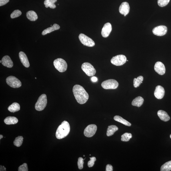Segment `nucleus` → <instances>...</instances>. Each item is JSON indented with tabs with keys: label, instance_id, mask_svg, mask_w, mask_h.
Returning a JSON list of instances; mask_svg holds the SVG:
<instances>
[{
	"label": "nucleus",
	"instance_id": "obj_22",
	"mask_svg": "<svg viewBox=\"0 0 171 171\" xmlns=\"http://www.w3.org/2000/svg\"><path fill=\"white\" fill-rule=\"evenodd\" d=\"M26 16L28 19L31 21H35L38 18L37 14L34 11H30L26 13Z\"/></svg>",
	"mask_w": 171,
	"mask_h": 171
},
{
	"label": "nucleus",
	"instance_id": "obj_7",
	"mask_svg": "<svg viewBox=\"0 0 171 171\" xmlns=\"http://www.w3.org/2000/svg\"><path fill=\"white\" fill-rule=\"evenodd\" d=\"M7 85L14 88H18L22 86L21 81L15 77L10 76L6 79Z\"/></svg>",
	"mask_w": 171,
	"mask_h": 171
},
{
	"label": "nucleus",
	"instance_id": "obj_35",
	"mask_svg": "<svg viewBox=\"0 0 171 171\" xmlns=\"http://www.w3.org/2000/svg\"><path fill=\"white\" fill-rule=\"evenodd\" d=\"M28 170L27 165L26 163H24L20 165L18 168V171H28Z\"/></svg>",
	"mask_w": 171,
	"mask_h": 171
},
{
	"label": "nucleus",
	"instance_id": "obj_16",
	"mask_svg": "<svg viewBox=\"0 0 171 171\" xmlns=\"http://www.w3.org/2000/svg\"><path fill=\"white\" fill-rule=\"evenodd\" d=\"M19 56L21 63L26 68H28L30 65L27 56L23 52L20 51L19 53Z\"/></svg>",
	"mask_w": 171,
	"mask_h": 171
},
{
	"label": "nucleus",
	"instance_id": "obj_17",
	"mask_svg": "<svg viewBox=\"0 0 171 171\" xmlns=\"http://www.w3.org/2000/svg\"><path fill=\"white\" fill-rule=\"evenodd\" d=\"M1 61L2 65L7 68H12L13 65V61L9 56H5L2 58Z\"/></svg>",
	"mask_w": 171,
	"mask_h": 171
},
{
	"label": "nucleus",
	"instance_id": "obj_3",
	"mask_svg": "<svg viewBox=\"0 0 171 171\" xmlns=\"http://www.w3.org/2000/svg\"><path fill=\"white\" fill-rule=\"evenodd\" d=\"M47 103V98L46 94H43L39 97L35 105V108L38 111L44 110L46 106Z\"/></svg>",
	"mask_w": 171,
	"mask_h": 171
},
{
	"label": "nucleus",
	"instance_id": "obj_11",
	"mask_svg": "<svg viewBox=\"0 0 171 171\" xmlns=\"http://www.w3.org/2000/svg\"><path fill=\"white\" fill-rule=\"evenodd\" d=\"M167 32V28L165 26H160L154 28L153 30L154 34L158 36H162L166 34Z\"/></svg>",
	"mask_w": 171,
	"mask_h": 171
},
{
	"label": "nucleus",
	"instance_id": "obj_1",
	"mask_svg": "<svg viewBox=\"0 0 171 171\" xmlns=\"http://www.w3.org/2000/svg\"><path fill=\"white\" fill-rule=\"evenodd\" d=\"M73 92L77 102L80 104L85 103L89 98V95L83 87L79 85H75Z\"/></svg>",
	"mask_w": 171,
	"mask_h": 171
},
{
	"label": "nucleus",
	"instance_id": "obj_20",
	"mask_svg": "<svg viewBox=\"0 0 171 171\" xmlns=\"http://www.w3.org/2000/svg\"><path fill=\"white\" fill-rule=\"evenodd\" d=\"M4 122L7 125H14L17 124L18 122V120L15 117L8 116L5 119Z\"/></svg>",
	"mask_w": 171,
	"mask_h": 171
},
{
	"label": "nucleus",
	"instance_id": "obj_34",
	"mask_svg": "<svg viewBox=\"0 0 171 171\" xmlns=\"http://www.w3.org/2000/svg\"><path fill=\"white\" fill-rule=\"evenodd\" d=\"M90 158V160L88 162V166L89 167H92L93 166L94 162L96 161V158L95 157H92Z\"/></svg>",
	"mask_w": 171,
	"mask_h": 171
},
{
	"label": "nucleus",
	"instance_id": "obj_42",
	"mask_svg": "<svg viewBox=\"0 0 171 171\" xmlns=\"http://www.w3.org/2000/svg\"><path fill=\"white\" fill-rule=\"evenodd\" d=\"M170 138L171 139V134H170Z\"/></svg>",
	"mask_w": 171,
	"mask_h": 171
},
{
	"label": "nucleus",
	"instance_id": "obj_36",
	"mask_svg": "<svg viewBox=\"0 0 171 171\" xmlns=\"http://www.w3.org/2000/svg\"><path fill=\"white\" fill-rule=\"evenodd\" d=\"M9 1V0H0V6L1 7L6 4Z\"/></svg>",
	"mask_w": 171,
	"mask_h": 171
},
{
	"label": "nucleus",
	"instance_id": "obj_30",
	"mask_svg": "<svg viewBox=\"0 0 171 171\" xmlns=\"http://www.w3.org/2000/svg\"><path fill=\"white\" fill-rule=\"evenodd\" d=\"M121 141H128L132 137V134L130 133H125L121 136Z\"/></svg>",
	"mask_w": 171,
	"mask_h": 171
},
{
	"label": "nucleus",
	"instance_id": "obj_39",
	"mask_svg": "<svg viewBox=\"0 0 171 171\" xmlns=\"http://www.w3.org/2000/svg\"><path fill=\"white\" fill-rule=\"evenodd\" d=\"M6 168L4 166H2L1 165V171H6Z\"/></svg>",
	"mask_w": 171,
	"mask_h": 171
},
{
	"label": "nucleus",
	"instance_id": "obj_44",
	"mask_svg": "<svg viewBox=\"0 0 171 171\" xmlns=\"http://www.w3.org/2000/svg\"><path fill=\"white\" fill-rule=\"evenodd\" d=\"M85 156V155H84L83 156Z\"/></svg>",
	"mask_w": 171,
	"mask_h": 171
},
{
	"label": "nucleus",
	"instance_id": "obj_23",
	"mask_svg": "<svg viewBox=\"0 0 171 171\" xmlns=\"http://www.w3.org/2000/svg\"><path fill=\"white\" fill-rule=\"evenodd\" d=\"M8 110L12 113L18 112L20 110V106L19 104L14 102L10 105L8 108Z\"/></svg>",
	"mask_w": 171,
	"mask_h": 171
},
{
	"label": "nucleus",
	"instance_id": "obj_29",
	"mask_svg": "<svg viewBox=\"0 0 171 171\" xmlns=\"http://www.w3.org/2000/svg\"><path fill=\"white\" fill-rule=\"evenodd\" d=\"M23 139L22 136H19L17 137L13 142L14 145L17 147H20L23 143Z\"/></svg>",
	"mask_w": 171,
	"mask_h": 171
},
{
	"label": "nucleus",
	"instance_id": "obj_10",
	"mask_svg": "<svg viewBox=\"0 0 171 171\" xmlns=\"http://www.w3.org/2000/svg\"><path fill=\"white\" fill-rule=\"evenodd\" d=\"M97 130V127L94 124L90 125L87 126L84 131L85 135L88 138L93 136L96 133Z\"/></svg>",
	"mask_w": 171,
	"mask_h": 171
},
{
	"label": "nucleus",
	"instance_id": "obj_38",
	"mask_svg": "<svg viewBox=\"0 0 171 171\" xmlns=\"http://www.w3.org/2000/svg\"><path fill=\"white\" fill-rule=\"evenodd\" d=\"M91 79L92 82H96L98 81L97 78L95 77H92Z\"/></svg>",
	"mask_w": 171,
	"mask_h": 171
},
{
	"label": "nucleus",
	"instance_id": "obj_43",
	"mask_svg": "<svg viewBox=\"0 0 171 171\" xmlns=\"http://www.w3.org/2000/svg\"><path fill=\"white\" fill-rule=\"evenodd\" d=\"M35 79H36V77L35 78Z\"/></svg>",
	"mask_w": 171,
	"mask_h": 171
},
{
	"label": "nucleus",
	"instance_id": "obj_27",
	"mask_svg": "<svg viewBox=\"0 0 171 171\" xmlns=\"http://www.w3.org/2000/svg\"><path fill=\"white\" fill-rule=\"evenodd\" d=\"M144 78L142 76H140L137 78H135L133 80V86L134 87L137 88L142 83Z\"/></svg>",
	"mask_w": 171,
	"mask_h": 171
},
{
	"label": "nucleus",
	"instance_id": "obj_31",
	"mask_svg": "<svg viewBox=\"0 0 171 171\" xmlns=\"http://www.w3.org/2000/svg\"><path fill=\"white\" fill-rule=\"evenodd\" d=\"M22 15L21 11L18 10H15L11 15V18H15L18 17Z\"/></svg>",
	"mask_w": 171,
	"mask_h": 171
},
{
	"label": "nucleus",
	"instance_id": "obj_8",
	"mask_svg": "<svg viewBox=\"0 0 171 171\" xmlns=\"http://www.w3.org/2000/svg\"><path fill=\"white\" fill-rule=\"evenodd\" d=\"M127 61V57L124 55H120L113 57L111 62L113 65L117 66H121L124 64Z\"/></svg>",
	"mask_w": 171,
	"mask_h": 171
},
{
	"label": "nucleus",
	"instance_id": "obj_2",
	"mask_svg": "<svg viewBox=\"0 0 171 171\" xmlns=\"http://www.w3.org/2000/svg\"><path fill=\"white\" fill-rule=\"evenodd\" d=\"M70 131V127L69 123L66 121L61 123L55 133L56 138L58 139H61L68 136Z\"/></svg>",
	"mask_w": 171,
	"mask_h": 171
},
{
	"label": "nucleus",
	"instance_id": "obj_41",
	"mask_svg": "<svg viewBox=\"0 0 171 171\" xmlns=\"http://www.w3.org/2000/svg\"><path fill=\"white\" fill-rule=\"evenodd\" d=\"M0 63H2V61H1H1H0Z\"/></svg>",
	"mask_w": 171,
	"mask_h": 171
},
{
	"label": "nucleus",
	"instance_id": "obj_28",
	"mask_svg": "<svg viewBox=\"0 0 171 171\" xmlns=\"http://www.w3.org/2000/svg\"><path fill=\"white\" fill-rule=\"evenodd\" d=\"M161 171H170L171 170V161L167 162L162 165L161 168Z\"/></svg>",
	"mask_w": 171,
	"mask_h": 171
},
{
	"label": "nucleus",
	"instance_id": "obj_12",
	"mask_svg": "<svg viewBox=\"0 0 171 171\" xmlns=\"http://www.w3.org/2000/svg\"><path fill=\"white\" fill-rule=\"evenodd\" d=\"M130 7L129 5L127 2H123L120 5L119 11L120 13L125 16L129 12Z\"/></svg>",
	"mask_w": 171,
	"mask_h": 171
},
{
	"label": "nucleus",
	"instance_id": "obj_4",
	"mask_svg": "<svg viewBox=\"0 0 171 171\" xmlns=\"http://www.w3.org/2000/svg\"><path fill=\"white\" fill-rule=\"evenodd\" d=\"M55 68L60 72H65L67 69L66 61L62 58H58L55 60L53 62Z\"/></svg>",
	"mask_w": 171,
	"mask_h": 171
},
{
	"label": "nucleus",
	"instance_id": "obj_40",
	"mask_svg": "<svg viewBox=\"0 0 171 171\" xmlns=\"http://www.w3.org/2000/svg\"><path fill=\"white\" fill-rule=\"evenodd\" d=\"M3 136L2 135H0V139H2L3 138Z\"/></svg>",
	"mask_w": 171,
	"mask_h": 171
},
{
	"label": "nucleus",
	"instance_id": "obj_32",
	"mask_svg": "<svg viewBox=\"0 0 171 171\" xmlns=\"http://www.w3.org/2000/svg\"><path fill=\"white\" fill-rule=\"evenodd\" d=\"M170 1V0H158V3L159 7H163L166 6Z\"/></svg>",
	"mask_w": 171,
	"mask_h": 171
},
{
	"label": "nucleus",
	"instance_id": "obj_26",
	"mask_svg": "<svg viewBox=\"0 0 171 171\" xmlns=\"http://www.w3.org/2000/svg\"><path fill=\"white\" fill-rule=\"evenodd\" d=\"M57 1V0H45L44 4L46 8L50 7L51 9H55L56 7L55 3Z\"/></svg>",
	"mask_w": 171,
	"mask_h": 171
},
{
	"label": "nucleus",
	"instance_id": "obj_45",
	"mask_svg": "<svg viewBox=\"0 0 171 171\" xmlns=\"http://www.w3.org/2000/svg\"><path fill=\"white\" fill-rule=\"evenodd\" d=\"M128 61V60H127V61Z\"/></svg>",
	"mask_w": 171,
	"mask_h": 171
},
{
	"label": "nucleus",
	"instance_id": "obj_24",
	"mask_svg": "<svg viewBox=\"0 0 171 171\" xmlns=\"http://www.w3.org/2000/svg\"><path fill=\"white\" fill-rule=\"evenodd\" d=\"M118 130V128L115 125H111L108 126L106 135L108 136L113 135L116 131Z\"/></svg>",
	"mask_w": 171,
	"mask_h": 171
},
{
	"label": "nucleus",
	"instance_id": "obj_6",
	"mask_svg": "<svg viewBox=\"0 0 171 171\" xmlns=\"http://www.w3.org/2000/svg\"><path fill=\"white\" fill-rule=\"evenodd\" d=\"M101 85L102 88L104 89H116L118 86L119 83L116 80L109 79L104 81Z\"/></svg>",
	"mask_w": 171,
	"mask_h": 171
},
{
	"label": "nucleus",
	"instance_id": "obj_13",
	"mask_svg": "<svg viewBox=\"0 0 171 171\" xmlns=\"http://www.w3.org/2000/svg\"><path fill=\"white\" fill-rule=\"evenodd\" d=\"M112 30V25L110 23L105 24L102 30L101 34L104 38H107L110 35Z\"/></svg>",
	"mask_w": 171,
	"mask_h": 171
},
{
	"label": "nucleus",
	"instance_id": "obj_21",
	"mask_svg": "<svg viewBox=\"0 0 171 171\" xmlns=\"http://www.w3.org/2000/svg\"><path fill=\"white\" fill-rule=\"evenodd\" d=\"M144 99L141 96H139L135 98L131 104L133 106L140 107L143 104Z\"/></svg>",
	"mask_w": 171,
	"mask_h": 171
},
{
	"label": "nucleus",
	"instance_id": "obj_33",
	"mask_svg": "<svg viewBox=\"0 0 171 171\" xmlns=\"http://www.w3.org/2000/svg\"><path fill=\"white\" fill-rule=\"evenodd\" d=\"M84 159L80 157L78 158L77 164L78 168L80 170L83 169V165L84 163Z\"/></svg>",
	"mask_w": 171,
	"mask_h": 171
},
{
	"label": "nucleus",
	"instance_id": "obj_5",
	"mask_svg": "<svg viewBox=\"0 0 171 171\" xmlns=\"http://www.w3.org/2000/svg\"><path fill=\"white\" fill-rule=\"evenodd\" d=\"M81 68L83 71L89 77L92 76L96 74V69L91 64L89 63H83Z\"/></svg>",
	"mask_w": 171,
	"mask_h": 171
},
{
	"label": "nucleus",
	"instance_id": "obj_14",
	"mask_svg": "<svg viewBox=\"0 0 171 171\" xmlns=\"http://www.w3.org/2000/svg\"><path fill=\"white\" fill-rule=\"evenodd\" d=\"M154 94L157 99H162L165 94V90L163 87L160 85L157 86L154 92Z\"/></svg>",
	"mask_w": 171,
	"mask_h": 171
},
{
	"label": "nucleus",
	"instance_id": "obj_15",
	"mask_svg": "<svg viewBox=\"0 0 171 171\" xmlns=\"http://www.w3.org/2000/svg\"><path fill=\"white\" fill-rule=\"evenodd\" d=\"M154 68L155 71L160 75H163L165 73V67L164 64L160 61L156 63Z\"/></svg>",
	"mask_w": 171,
	"mask_h": 171
},
{
	"label": "nucleus",
	"instance_id": "obj_9",
	"mask_svg": "<svg viewBox=\"0 0 171 171\" xmlns=\"http://www.w3.org/2000/svg\"><path fill=\"white\" fill-rule=\"evenodd\" d=\"M79 38L81 43L84 46L89 47H92L95 46L94 41L90 38L83 34H80L79 36Z\"/></svg>",
	"mask_w": 171,
	"mask_h": 171
},
{
	"label": "nucleus",
	"instance_id": "obj_18",
	"mask_svg": "<svg viewBox=\"0 0 171 171\" xmlns=\"http://www.w3.org/2000/svg\"><path fill=\"white\" fill-rule=\"evenodd\" d=\"M158 115L160 119L165 122L169 121L170 117L166 112L162 110H160L158 112Z\"/></svg>",
	"mask_w": 171,
	"mask_h": 171
},
{
	"label": "nucleus",
	"instance_id": "obj_37",
	"mask_svg": "<svg viewBox=\"0 0 171 171\" xmlns=\"http://www.w3.org/2000/svg\"><path fill=\"white\" fill-rule=\"evenodd\" d=\"M106 171H113V167L112 165L110 164H108L106 165Z\"/></svg>",
	"mask_w": 171,
	"mask_h": 171
},
{
	"label": "nucleus",
	"instance_id": "obj_25",
	"mask_svg": "<svg viewBox=\"0 0 171 171\" xmlns=\"http://www.w3.org/2000/svg\"><path fill=\"white\" fill-rule=\"evenodd\" d=\"M114 119L116 121L122 123L126 126L130 127L131 125V124L130 122H129L127 120L122 118V117L119 116H116L114 117Z\"/></svg>",
	"mask_w": 171,
	"mask_h": 171
},
{
	"label": "nucleus",
	"instance_id": "obj_19",
	"mask_svg": "<svg viewBox=\"0 0 171 171\" xmlns=\"http://www.w3.org/2000/svg\"><path fill=\"white\" fill-rule=\"evenodd\" d=\"M60 28V26L59 25L57 24H54L52 26L44 30L42 32V35H46L47 34L51 33L55 30L59 29Z\"/></svg>",
	"mask_w": 171,
	"mask_h": 171
}]
</instances>
